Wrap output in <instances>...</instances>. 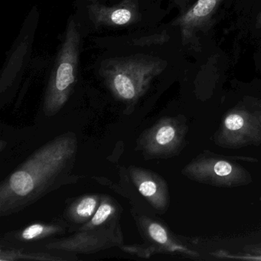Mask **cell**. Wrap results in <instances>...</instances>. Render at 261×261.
Returning a JSON list of instances; mask_svg holds the SVG:
<instances>
[{
    "instance_id": "6da1fadb",
    "label": "cell",
    "mask_w": 261,
    "mask_h": 261,
    "mask_svg": "<svg viewBox=\"0 0 261 261\" xmlns=\"http://www.w3.org/2000/svg\"><path fill=\"white\" fill-rule=\"evenodd\" d=\"M73 133L62 134L35 151L0 186V216L23 210L67 181L77 153Z\"/></svg>"
},
{
    "instance_id": "7a4b0ae2",
    "label": "cell",
    "mask_w": 261,
    "mask_h": 261,
    "mask_svg": "<svg viewBox=\"0 0 261 261\" xmlns=\"http://www.w3.org/2000/svg\"><path fill=\"white\" fill-rule=\"evenodd\" d=\"M166 66V62L153 56H126L105 61L100 73L105 86L129 114Z\"/></svg>"
},
{
    "instance_id": "3957f363",
    "label": "cell",
    "mask_w": 261,
    "mask_h": 261,
    "mask_svg": "<svg viewBox=\"0 0 261 261\" xmlns=\"http://www.w3.org/2000/svg\"><path fill=\"white\" fill-rule=\"evenodd\" d=\"M82 30L75 16L70 18L45 91L43 111L56 115L64 108L77 82L82 44Z\"/></svg>"
},
{
    "instance_id": "277c9868",
    "label": "cell",
    "mask_w": 261,
    "mask_h": 261,
    "mask_svg": "<svg viewBox=\"0 0 261 261\" xmlns=\"http://www.w3.org/2000/svg\"><path fill=\"white\" fill-rule=\"evenodd\" d=\"M181 173L192 181L223 188H235L252 182L250 172L227 156L204 151L183 168Z\"/></svg>"
},
{
    "instance_id": "5b68a950",
    "label": "cell",
    "mask_w": 261,
    "mask_h": 261,
    "mask_svg": "<svg viewBox=\"0 0 261 261\" xmlns=\"http://www.w3.org/2000/svg\"><path fill=\"white\" fill-rule=\"evenodd\" d=\"M188 129L184 116L163 117L140 134L137 149L146 160L176 156L186 146Z\"/></svg>"
},
{
    "instance_id": "8992f818",
    "label": "cell",
    "mask_w": 261,
    "mask_h": 261,
    "mask_svg": "<svg viewBox=\"0 0 261 261\" xmlns=\"http://www.w3.org/2000/svg\"><path fill=\"white\" fill-rule=\"evenodd\" d=\"M123 238L119 218L106 225L76 232L68 238L53 240L44 244L50 251L91 254L123 244Z\"/></svg>"
},
{
    "instance_id": "52a82bcc",
    "label": "cell",
    "mask_w": 261,
    "mask_h": 261,
    "mask_svg": "<svg viewBox=\"0 0 261 261\" xmlns=\"http://www.w3.org/2000/svg\"><path fill=\"white\" fill-rule=\"evenodd\" d=\"M215 144L227 149H239L261 143V116L245 108L229 111L214 137Z\"/></svg>"
},
{
    "instance_id": "ba28073f",
    "label": "cell",
    "mask_w": 261,
    "mask_h": 261,
    "mask_svg": "<svg viewBox=\"0 0 261 261\" xmlns=\"http://www.w3.org/2000/svg\"><path fill=\"white\" fill-rule=\"evenodd\" d=\"M137 220L146 243L141 246H127L124 247L126 251L145 257L159 253H180L190 258L200 256L199 253L181 244L160 221L146 216H140Z\"/></svg>"
},
{
    "instance_id": "9c48e42d",
    "label": "cell",
    "mask_w": 261,
    "mask_h": 261,
    "mask_svg": "<svg viewBox=\"0 0 261 261\" xmlns=\"http://www.w3.org/2000/svg\"><path fill=\"white\" fill-rule=\"evenodd\" d=\"M88 3L85 15L88 25L94 30L140 27L144 20L140 0H122L111 7L99 2Z\"/></svg>"
},
{
    "instance_id": "30bf717a",
    "label": "cell",
    "mask_w": 261,
    "mask_h": 261,
    "mask_svg": "<svg viewBox=\"0 0 261 261\" xmlns=\"http://www.w3.org/2000/svg\"><path fill=\"white\" fill-rule=\"evenodd\" d=\"M129 176L142 196L158 212H166L169 205V192L167 183L158 174L131 166Z\"/></svg>"
},
{
    "instance_id": "8fae6325",
    "label": "cell",
    "mask_w": 261,
    "mask_h": 261,
    "mask_svg": "<svg viewBox=\"0 0 261 261\" xmlns=\"http://www.w3.org/2000/svg\"><path fill=\"white\" fill-rule=\"evenodd\" d=\"M223 0H198L174 22L179 28L183 44L193 43L196 33L205 30Z\"/></svg>"
},
{
    "instance_id": "7c38bea8",
    "label": "cell",
    "mask_w": 261,
    "mask_h": 261,
    "mask_svg": "<svg viewBox=\"0 0 261 261\" xmlns=\"http://www.w3.org/2000/svg\"><path fill=\"white\" fill-rule=\"evenodd\" d=\"M65 226L61 223H34L20 230L8 233L5 240L10 244L36 242L55 235L65 233Z\"/></svg>"
},
{
    "instance_id": "4fadbf2b",
    "label": "cell",
    "mask_w": 261,
    "mask_h": 261,
    "mask_svg": "<svg viewBox=\"0 0 261 261\" xmlns=\"http://www.w3.org/2000/svg\"><path fill=\"white\" fill-rule=\"evenodd\" d=\"M29 39H30L25 38L23 41H19V43L13 48V51H12L11 55L6 63L0 83V90L2 94L12 86L18 73L22 69L30 46Z\"/></svg>"
},
{
    "instance_id": "5bb4252c",
    "label": "cell",
    "mask_w": 261,
    "mask_h": 261,
    "mask_svg": "<svg viewBox=\"0 0 261 261\" xmlns=\"http://www.w3.org/2000/svg\"><path fill=\"white\" fill-rule=\"evenodd\" d=\"M101 196L97 194H90L81 197L70 204L65 215L73 224H85L91 219L99 204Z\"/></svg>"
},
{
    "instance_id": "9a60e30c",
    "label": "cell",
    "mask_w": 261,
    "mask_h": 261,
    "mask_svg": "<svg viewBox=\"0 0 261 261\" xmlns=\"http://www.w3.org/2000/svg\"><path fill=\"white\" fill-rule=\"evenodd\" d=\"M118 207L115 201L107 195H102L100 204L94 216L88 222L81 226L80 230L96 228L109 224L111 221L119 218Z\"/></svg>"
},
{
    "instance_id": "2e32d148",
    "label": "cell",
    "mask_w": 261,
    "mask_h": 261,
    "mask_svg": "<svg viewBox=\"0 0 261 261\" xmlns=\"http://www.w3.org/2000/svg\"><path fill=\"white\" fill-rule=\"evenodd\" d=\"M67 258H62L58 255L51 254L45 252H27L21 249L7 247L0 249V260H65Z\"/></svg>"
},
{
    "instance_id": "e0dca14e",
    "label": "cell",
    "mask_w": 261,
    "mask_h": 261,
    "mask_svg": "<svg viewBox=\"0 0 261 261\" xmlns=\"http://www.w3.org/2000/svg\"><path fill=\"white\" fill-rule=\"evenodd\" d=\"M170 39V36L166 32L163 33H153V34L146 35L132 38L129 45L135 47H149L152 45H163Z\"/></svg>"
},
{
    "instance_id": "ac0fdd59",
    "label": "cell",
    "mask_w": 261,
    "mask_h": 261,
    "mask_svg": "<svg viewBox=\"0 0 261 261\" xmlns=\"http://www.w3.org/2000/svg\"><path fill=\"white\" fill-rule=\"evenodd\" d=\"M247 251L246 254H232V253H227L226 251H216L212 253L213 256L220 258H227V259H250V260H261V244L257 245L249 246L247 249H245Z\"/></svg>"
},
{
    "instance_id": "d6986e66",
    "label": "cell",
    "mask_w": 261,
    "mask_h": 261,
    "mask_svg": "<svg viewBox=\"0 0 261 261\" xmlns=\"http://www.w3.org/2000/svg\"><path fill=\"white\" fill-rule=\"evenodd\" d=\"M175 5L179 9L181 13L186 11V7L189 5L190 0H172Z\"/></svg>"
},
{
    "instance_id": "ffe728a7",
    "label": "cell",
    "mask_w": 261,
    "mask_h": 261,
    "mask_svg": "<svg viewBox=\"0 0 261 261\" xmlns=\"http://www.w3.org/2000/svg\"><path fill=\"white\" fill-rule=\"evenodd\" d=\"M98 1H100V0H88V2H98Z\"/></svg>"
},
{
    "instance_id": "44dd1931",
    "label": "cell",
    "mask_w": 261,
    "mask_h": 261,
    "mask_svg": "<svg viewBox=\"0 0 261 261\" xmlns=\"http://www.w3.org/2000/svg\"><path fill=\"white\" fill-rule=\"evenodd\" d=\"M260 116H261V112H260Z\"/></svg>"
},
{
    "instance_id": "7402d4cb",
    "label": "cell",
    "mask_w": 261,
    "mask_h": 261,
    "mask_svg": "<svg viewBox=\"0 0 261 261\" xmlns=\"http://www.w3.org/2000/svg\"><path fill=\"white\" fill-rule=\"evenodd\" d=\"M86 1H88V0H86Z\"/></svg>"
}]
</instances>
